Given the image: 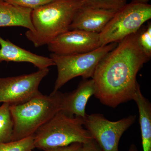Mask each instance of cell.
<instances>
[{
  "label": "cell",
  "instance_id": "cell-1",
  "mask_svg": "<svg viewBox=\"0 0 151 151\" xmlns=\"http://www.w3.org/2000/svg\"><path fill=\"white\" fill-rule=\"evenodd\" d=\"M149 60L140 47L137 32L125 38L97 65L92 78L94 96L113 108L134 100L140 86L137 74Z\"/></svg>",
  "mask_w": 151,
  "mask_h": 151
},
{
  "label": "cell",
  "instance_id": "cell-2",
  "mask_svg": "<svg viewBox=\"0 0 151 151\" xmlns=\"http://www.w3.org/2000/svg\"><path fill=\"white\" fill-rule=\"evenodd\" d=\"M85 4L84 0H55L33 10L34 30H27L25 35L36 47L47 45L69 30L75 14Z\"/></svg>",
  "mask_w": 151,
  "mask_h": 151
},
{
  "label": "cell",
  "instance_id": "cell-3",
  "mask_svg": "<svg viewBox=\"0 0 151 151\" xmlns=\"http://www.w3.org/2000/svg\"><path fill=\"white\" fill-rule=\"evenodd\" d=\"M63 94L59 91L49 95L40 93L27 102L10 106L14 122L12 141L33 136L37 130L61 111Z\"/></svg>",
  "mask_w": 151,
  "mask_h": 151
},
{
  "label": "cell",
  "instance_id": "cell-4",
  "mask_svg": "<svg viewBox=\"0 0 151 151\" xmlns=\"http://www.w3.org/2000/svg\"><path fill=\"white\" fill-rule=\"evenodd\" d=\"M33 136L35 148L43 151L73 143L84 144L93 139L84 127V119L61 110L39 128Z\"/></svg>",
  "mask_w": 151,
  "mask_h": 151
},
{
  "label": "cell",
  "instance_id": "cell-5",
  "mask_svg": "<svg viewBox=\"0 0 151 151\" xmlns=\"http://www.w3.org/2000/svg\"><path fill=\"white\" fill-rule=\"evenodd\" d=\"M118 44H109L92 51L79 54L58 55L51 53L49 57L58 70L53 91H58L68 81L78 76L84 79L92 78L99 63Z\"/></svg>",
  "mask_w": 151,
  "mask_h": 151
},
{
  "label": "cell",
  "instance_id": "cell-6",
  "mask_svg": "<svg viewBox=\"0 0 151 151\" xmlns=\"http://www.w3.org/2000/svg\"><path fill=\"white\" fill-rule=\"evenodd\" d=\"M151 19V5L134 1L126 4L116 11L113 18L99 34L101 46L118 42L136 33Z\"/></svg>",
  "mask_w": 151,
  "mask_h": 151
},
{
  "label": "cell",
  "instance_id": "cell-7",
  "mask_svg": "<svg viewBox=\"0 0 151 151\" xmlns=\"http://www.w3.org/2000/svg\"><path fill=\"white\" fill-rule=\"evenodd\" d=\"M137 116L131 115L116 122L102 114H86L84 126L103 151H119V141L124 132L134 124Z\"/></svg>",
  "mask_w": 151,
  "mask_h": 151
},
{
  "label": "cell",
  "instance_id": "cell-8",
  "mask_svg": "<svg viewBox=\"0 0 151 151\" xmlns=\"http://www.w3.org/2000/svg\"><path fill=\"white\" fill-rule=\"evenodd\" d=\"M49 72L48 68L18 76L0 78V103L10 105L22 104L41 92L39 86Z\"/></svg>",
  "mask_w": 151,
  "mask_h": 151
},
{
  "label": "cell",
  "instance_id": "cell-9",
  "mask_svg": "<svg viewBox=\"0 0 151 151\" xmlns=\"http://www.w3.org/2000/svg\"><path fill=\"white\" fill-rule=\"evenodd\" d=\"M49 51L58 55L85 53L101 46L99 34L69 30L47 45Z\"/></svg>",
  "mask_w": 151,
  "mask_h": 151
},
{
  "label": "cell",
  "instance_id": "cell-10",
  "mask_svg": "<svg viewBox=\"0 0 151 151\" xmlns=\"http://www.w3.org/2000/svg\"><path fill=\"white\" fill-rule=\"evenodd\" d=\"M116 12L93 7L85 4L75 14L69 30H80L100 34Z\"/></svg>",
  "mask_w": 151,
  "mask_h": 151
},
{
  "label": "cell",
  "instance_id": "cell-11",
  "mask_svg": "<svg viewBox=\"0 0 151 151\" xmlns=\"http://www.w3.org/2000/svg\"><path fill=\"white\" fill-rule=\"evenodd\" d=\"M0 63L25 62L33 64L38 69L55 65L51 58L38 55L16 45L8 39H3L0 34Z\"/></svg>",
  "mask_w": 151,
  "mask_h": 151
},
{
  "label": "cell",
  "instance_id": "cell-12",
  "mask_svg": "<svg viewBox=\"0 0 151 151\" xmlns=\"http://www.w3.org/2000/svg\"><path fill=\"white\" fill-rule=\"evenodd\" d=\"M95 91L93 79H84L73 92L63 94L61 111L84 119L86 115V104L90 97L94 95Z\"/></svg>",
  "mask_w": 151,
  "mask_h": 151
},
{
  "label": "cell",
  "instance_id": "cell-13",
  "mask_svg": "<svg viewBox=\"0 0 151 151\" xmlns=\"http://www.w3.org/2000/svg\"><path fill=\"white\" fill-rule=\"evenodd\" d=\"M32 11L31 9L14 5L0 0V27H20L32 31Z\"/></svg>",
  "mask_w": 151,
  "mask_h": 151
},
{
  "label": "cell",
  "instance_id": "cell-14",
  "mask_svg": "<svg viewBox=\"0 0 151 151\" xmlns=\"http://www.w3.org/2000/svg\"><path fill=\"white\" fill-rule=\"evenodd\" d=\"M134 100L139 110L143 151H151V105L142 94L140 86Z\"/></svg>",
  "mask_w": 151,
  "mask_h": 151
},
{
  "label": "cell",
  "instance_id": "cell-15",
  "mask_svg": "<svg viewBox=\"0 0 151 151\" xmlns=\"http://www.w3.org/2000/svg\"><path fill=\"white\" fill-rule=\"evenodd\" d=\"M10 106L7 103H3L0 106V143L12 141L14 122Z\"/></svg>",
  "mask_w": 151,
  "mask_h": 151
},
{
  "label": "cell",
  "instance_id": "cell-16",
  "mask_svg": "<svg viewBox=\"0 0 151 151\" xmlns=\"http://www.w3.org/2000/svg\"><path fill=\"white\" fill-rule=\"evenodd\" d=\"M35 148L33 136L19 140L0 143V151H29Z\"/></svg>",
  "mask_w": 151,
  "mask_h": 151
},
{
  "label": "cell",
  "instance_id": "cell-17",
  "mask_svg": "<svg viewBox=\"0 0 151 151\" xmlns=\"http://www.w3.org/2000/svg\"><path fill=\"white\" fill-rule=\"evenodd\" d=\"M138 43L143 52L149 58L151 56V24L148 22L137 32Z\"/></svg>",
  "mask_w": 151,
  "mask_h": 151
},
{
  "label": "cell",
  "instance_id": "cell-18",
  "mask_svg": "<svg viewBox=\"0 0 151 151\" xmlns=\"http://www.w3.org/2000/svg\"><path fill=\"white\" fill-rule=\"evenodd\" d=\"M87 5L97 8L118 11L127 4V0H84Z\"/></svg>",
  "mask_w": 151,
  "mask_h": 151
},
{
  "label": "cell",
  "instance_id": "cell-19",
  "mask_svg": "<svg viewBox=\"0 0 151 151\" xmlns=\"http://www.w3.org/2000/svg\"><path fill=\"white\" fill-rule=\"evenodd\" d=\"M6 2L22 7L35 9L55 0H3Z\"/></svg>",
  "mask_w": 151,
  "mask_h": 151
},
{
  "label": "cell",
  "instance_id": "cell-20",
  "mask_svg": "<svg viewBox=\"0 0 151 151\" xmlns=\"http://www.w3.org/2000/svg\"><path fill=\"white\" fill-rule=\"evenodd\" d=\"M83 144L76 142L68 145L47 149L44 151H81Z\"/></svg>",
  "mask_w": 151,
  "mask_h": 151
},
{
  "label": "cell",
  "instance_id": "cell-21",
  "mask_svg": "<svg viewBox=\"0 0 151 151\" xmlns=\"http://www.w3.org/2000/svg\"><path fill=\"white\" fill-rule=\"evenodd\" d=\"M81 151H103L100 146L94 139L83 144Z\"/></svg>",
  "mask_w": 151,
  "mask_h": 151
},
{
  "label": "cell",
  "instance_id": "cell-22",
  "mask_svg": "<svg viewBox=\"0 0 151 151\" xmlns=\"http://www.w3.org/2000/svg\"><path fill=\"white\" fill-rule=\"evenodd\" d=\"M129 151H137L136 147L134 145H132L130 147L129 150Z\"/></svg>",
  "mask_w": 151,
  "mask_h": 151
},
{
  "label": "cell",
  "instance_id": "cell-23",
  "mask_svg": "<svg viewBox=\"0 0 151 151\" xmlns=\"http://www.w3.org/2000/svg\"><path fill=\"white\" fill-rule=\"evenodd\" d=\"M150 0H133L134 1L139 2L147 3Z\"/></svg>",
  "mask_w": 151,
  "mask_h": 151
},
{
  "label": "cell",
  "instance_id": "cell-24",
  "mask_svg": "<svg viewBox=\"0 0 151 151\" xmlns=\"http://www.w3.org/2000/svg\"><path fill=\"white\" fill-rule=\"evenodd\" d=\"M33 151V150H30V151Z\"/></svg>",
  "mask_w": 151,
  "mask_h": 151
}]
</instances>
